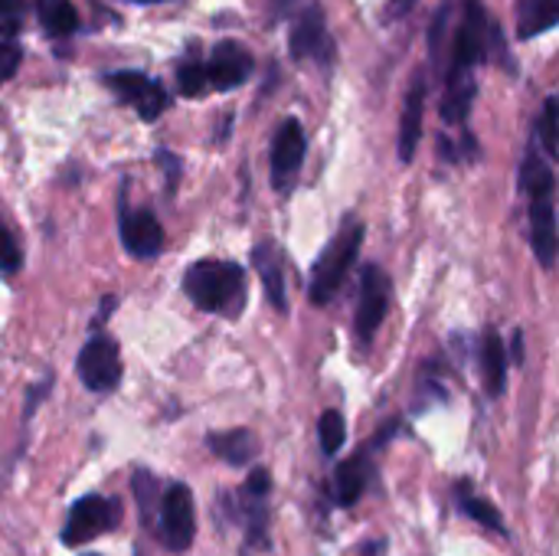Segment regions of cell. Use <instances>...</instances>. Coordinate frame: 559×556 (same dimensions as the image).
I'll return each mask as SVG.
<instances>
[{
    "mask_svg": "<svg viewBox=\"0 0 559 556\" xmlns=\"http://www.w3.org/2000/svg\"><path fill=\"white\" fill-rule=\"evenodd\" d=\"M305 151H308V138L298 118H285L272 138L269 147V170H272V187L278 193H292L301 164H305Z\"/></svg>",
    "mask_w": 559,
    "mask_h": 556,
    "instance_id": "obj_10",
    "label": "cell"
},
{
    "mask_svg": "<svg viewBox=\"0 0 559 556\" xmlns=\"http://www.w3.org/2000/svg\"><path fill=\"white\" fill-rule=\"evenodd\" d=\"M400 429H403V419H390V423H386V426H383L357 456H350V459L337 469V475H334V505H337V508H354V505L367 495V488H370V482H373V475H377L373 456L383 452V446H386L390 439H396Z\"/></svg>",
    "mask_w": 559,
    "mask_h": 556,
    "instance_id": "obj_6",
    "label": "cell"
},
{
    "mask_svg": "<svg viewBox=\"0 0 559 556\" xmlns=\"http://www.w3.org/2000/svg\"><path fill=\"white\" fill-rule=\"evenodd\" d=\"M390 298H393L390 275L377 262H367L360 272V295H357V311H354V338L364 351L377 341L390 315Z\"/></svg>",
    "mask_w": 559,
    "mask_h": 556,
    "instance_id": "obj_7",
    "label": "cell"
},
{
    "mask_svg": "<svg viewBox=\"0 0 559 556\" xmlns=\"http://www.w3.org/2000/svg\"><path fill=\"white\" fill-rule=\"evenodd\" d=\"M134 556H147V554H144V551H141V547H138V551H134Z\"/></svg>",
    "mask_w": 559,
    "mask_h": 556,
    "instance_id": "obj_35",
    "label": "cell"
},
{
    "mask_svg": "<svg viewBox=\"0 0 559 556\" xmlns=\"http://www.w3.org/2000/svg\"><path fill=\"white\" fill-rule=\"evenodd\" d=\"M527 220H531V249H534L537 262L550 272V269L557 265L559 252L557 203H554V197H537V200H531Z\"/></svg>",
    "mask_w": 559,
    "mask_h": 556,
    "instance_id": "obj_14",
    "label": "cell"
},
{
    "mask_svg": "<svg viewBox=\"0 0 559 556\" xmlns=\"http://www.w3.org/2000/svg\"><path fill=\"white\" fill-rule=\"evenodd\" d=\"M252 269L262 279L265 298L278 315H288V295H285V269H282V252L272 239H262L252 246Z\"/></svg>",
    "mask_w": 559,
    "mask_h": 556,
    "instance_id": "obj_16",
    "label": "cell"
},
{
    "mask_svg": "<svg viewBox=\"0 0 559 556\" xmlns=\"http://www.w3.org/2000/svg\"><path fill=\"white\" fill-rule=\"evenodd\" d=\"M559 0H521V20H518V36L531 39L557 26Z\"/></svg>",
    "mask_w": 559,
    "mask_h": 556,
    "instance_id": "obj_23",
    "label": "cell"
},
{
    "mask_svg": "<svg viewBox=\"0 0 559 556\" xmlns=\"http://www.w3.org/2000/svg\"><path fill=\"white\" fill-rule=\"evenodd\" d=\"M20 59H23L20 43H16L13 36H0V85H3L7 79H13V75H16Z\"/></svg>",
    "mask_w": 559,
    "mask_h": 556,
    "instance_id": "obj_30",
    "label": "cell"
},
{
    "mask_svg": "<svg viewBox=\"0 0 559 556\" xmlns=\"http://www.w3.org/2000/svg\"><path fill=\"white\" fill-rule=\"evenodd\" d=\"M269 495H272V475L269 469H252L246 475V485L233 492L216 495V518L226 524H242L246 544L242 551H269L272 534H269Z\"/></svg>",
    "mask_w": 559,
    "mask_h": 556,
    "instance_id": "obj_2",
    "label": "cell"
},
{
    "mask_svg": "<svg viewBox=\"0 0 559 556\" xmlns=\"http://www.w3.org/2000/svg\"><path fill=\"white\" fill-rule=\"evenodd\" d=\"M292 56L295 59H318V62H331L334 56V46H331V36H328V23H324V13L321 7H308L295 29H292Z\"/></svg>",
    "mask_w": 559,
    "mask_h": 556,
    "instance_id": "obj_15",
    "label": "cell"
},
{
    "mask_svg": "<svg viewBox=\"0 0 559 556\" xmlns=\"http://www.w3.org/2000/svg\"><path fill=\"white\" fill-rule=\"evenodd\" d=\"M105 82L124 105H131L141 115V121H157L167 108L164 85L144 72H111L105 75Z\"/></svg>",
    "mask_w": 559,
    "mask_h": 556,
    "instance_id": "obj_12",
    "label": "cell"
},
{
    "mask_svg": "<svg viewBox=\"0 0 559 556\" xmlns=\"http://www.w3.org/2000/svg\"><path fill=\"white\" fill-rule=\"evenodd\" d=\"M206 446L213 449V456L216 459H223L226 465H233V469H246L252 459H255V452H259V446H255V436L249 433V429H223V433H210L206 436Z\"/></svg>",
    "mask_w": 559,
    "mask_h": 556,
    "instance_id": "obj_19",
    "label": "cell"
},
{
    "mask_svg": "<svg viewBox=\"0 0 559 556\" xmlns=\"http://www.w3.org/2000/svg\"><path fill=\"white\" fill-rule=\"evenodd\" d=\"M364 223L360 220H344V226L337 229V236L328 242V249L314 259L311 269V285H308V298L311 305L324 308L337 298V292L344 288L350 269L360 259V246H364Z\"/></svg>",
    "mask_w": 559,
    "mask_h": 556,
    "instance_id": "obj_3",
    "label": "cell"
},
{
    "mask_svg": "<svg viewBox=\"0 0 559 556\" xmlns=\"http://www.w3.org/2000/svg\"><path fill=\"white\" fill-rule=\"evenodd\" d=\"M246 292V269L229 259H200L183 272V295L193 308L216 318H239L249 301Z\"/></svg>",
    "mask_w": 559,
    "mask_h": 556,
    "instance_id": "obj_1",
    "label": "cell"
},
{
    "mask_svg": "<svg viewBox=\"0 0 559 556\" xmlns=\"http://www.w3.org/2000/svg\"><path fill=\"white\" fill-rule=\"evenodd\" d=\"M478 364H481V380H485V387H488V397H495V400L504 397L511 360H508V344H504V338H501L495 328H488L485 338H481Z\"/></svg>",
    "mask_w": 559,
    "mask_h": 556,
    "instance_id": "obj_17",
    "label": "cell"
},
{
    "mask_svg": "<svg viewBox=\"0 0 559 556\" xmlns=\"http://www.w3.org/2000/svg\"><path fill=\"white\" fill-rule=\"evenodd\" d=\"M49 390H52V374H46L39 383H33V387L26 390V403H23V423H20V426H23V433L29 429V423H33V413L43 406V400L49 397Z\"/></svg>",
    "mask_w": 559,
    "mask_h": 556,
    "instance_id": "obj_29",
    "label": "cell"
},
{
    "mask_svg": "<svg viewBox=\"0 0 559 556\" xmlns=\"http://www.w3.org/2000/svg\"><path fill=\"white\" fill-rule=\"evenodd\" d=\"M157 534L170 554H187L197 537V505L183 482H167L157 501Z\"/></svg>",
    "mask_w": 559,
    "mask_h": 556,
    "instance_id": "obj_5",
    "label": "cell"
},
{
    "mask_svg": "<svg viewBox=\"0 0 559 556\" xmlns=\"http://www.w3.org/2000/svg\"><path fill=\"white\" fill-rule=\"evenodd\" d=\"M131 488H134V498H138V508H141L144 521H154V511H157V501H160L164 485L147 469H138L131 475Z\"/></svg>",
    "mask_w": 559,
    "mask_h": 556,
    "instance_id": "obj_25",
    "label": "cell"
},
{
    "mask_svg": "<svg viewBox=\"0 0 559 556\" xmlns=\"http://www.w3.org/2000/svg\"><path fill=\"white\" fill-rule=\"evenodd\" d=\"M79 556H98V554H79Z\"/></svg>",
    "mask_w": 559,
    "mask_h": 556,
    "instance_id": "obj_36",
    "label": "cell"
},
{
    "mask_svg": "<svg viewBox=\"0 0 559 556\" xmlns=\"http://www.w3.org/2000/svg\"><path fill=\"white\" fill-rule=\"evenodd\" d=\"M118 236H121L124 252H128L131 259H141V262L157 259V256L164 252V242H167L160 220H157L151 210H141V206L134 210V206H128L124 190H121V200H118Z\"/></svg>",
    "mask_w": 559,
    "mask_h": 556,
    "instance_id": "obj_9",
    "label": "cell"
},
{
    "mask_svg": "<svg viewBox=\"0 0 559 556\" xmlns=\"http://www.w3.org/2000/svg\"><path fill=\"white\" fill-rule=\"evenodd\" d=\"M423 111H426V75H416L406 105H403V118H400V161L413 164L419 138H423Z\"/></svg>",
    "mask_w": 559,
    "mask_h": 556,
    "instance_id": "obj_18",
    "label": "cell"
},
{
    "mask_svg": "<svg viewBox=\"0 0 559 556\" xmlns=\"http://www.w3.org/2000/svg\"><path fill=\"white\" fill-rule=\"evenodd\" d=\"M203 66H206L210 88H219V92H229V88L242 85L252 75V56L239 43H233V39L219 43L213 49L210 62H203Z\"/></svg>",
    "mask_w": 559,
    "mask_h": 556,
    "instance_id": "obj_13",
    "label": "cell"
},
{
    "mask_svg": "<svg viewBox=\"0 0 559 556\" xmlns=\"http://www.w3.org/2000/svg\"><path fill=\"white\" fill-rule=\"evenodd\" d=\"M23 269V246H20V236L10 229V223H3L0 216V275L13 279L16 272Z\"/></svg>",
    "mask_w": 559,
    "mask_h": 556,
    "instance_id": "obj_26",
    "label": "cell"
},
{
    "mask_svg": "<svg viewBox=\"0 0 559 556\" xmlns=\"http://www.w3.org/2000/svg\"><path fill=\"white\" fill-rule=\"evenodd\" d=\"M134 3H160V0H134Z\"/></svg>",
    "mask_w": 559,
    "mask_h": 556,
    "instance_id": "obj_34",
    "label": "cell"
},
{
    "mask_svg": "<svg viewBox=\"0 0 559 556\" xmlns=\"http://www.w3.org/2000/svg\"><path fill=\"white\" fill-rule=\"evenodd\" d=\"M413 3H416V0H390V3H386V20H400V16H406V13L413 10Z\"/></svg>",
    "mask_w": 559,
    "mask_h": 556,
    "instance_id": "obj_31",
    "label": "cell"
},
{
    "mask_svg": "<svg viewBox=\"0 0 559 556\" xmlns=\"http://www.w3.org/2000/svg\"><path fill=\"white\" fill-rule=\"evenodd\" d=\"M511 357H514V364H524V331L521 328L511 338Z\"/></svg>",
    "mask_w": 559,
    "mask_h": 556,
    "instance_id": "obj_32",
    "label": "cell"
},
{
    "mask_svg": "<svg viewBox=\"0 0 559 556\" xmlns=\"http://www.w3.org/2000/svg\"><path fill=\"white\" fill-rule=\"evenodd\" d=\"M485 29H488V20H485L481 0H468L465 3V16H462V23L455 29L449 75H475V66L485 59V46H488Z\"/></svg>",
    "mask_w": 559,
    "mask_h": 556,
    "instance_id": "obj_11",
    "label": "cell"
},
{
    "mask_svg": "<svg viewBox=\"0 0 559 556\" xmlns=\"http://www.w3.org/2000/svg\"><path fill=\"white\" fill-rule=\"evenodd\" d=\"M347 442V423L337 410H324L321 419H318V446H321V456L324 459H334L337 449H344Z\"/></svg>",
    "mask_w": 559,
    "mask_h": 556,
    "instance_id": "obj_24",
    "label": "cell"
},
{
    "mask_svg": "<svg viewBox=\"0 0 559 556\" xmlns=\"http://www.w3.org/2000/svg\"><path fill=\"white\" fill-rule=\"evenodd\" d=\"M452 495H455V508H459L465 518H472L475 524H481V528H488V531H495V534H508V528H504V514H501L488 498L475 495L468 482H459Z\"/></svg>",
    "mask_w": 559,
    "mask_h": 556,
    "instance_id": "obj_21",
    "label": "cell"
},
{
    "mask_svg": "<svg viewBox=\"0 0 559 556\" xmlns=\"http://www.w3.org/2000/svg\"><path fill=\"white\" fill-rule=\"evenodd\" d=\"M121 370H124L121 367V347L105 331H95L75 357V374H79L82 387L88 393H98V397L115 393L121 387Z\"/></svg>",
    "mask_w": 559,
    "mask_h": 556,
    "instance_id": "obj_8",
    "label": "cell"
},
{
    "mask_svg": "<svg viewBox=\"0 0 559 556\" xmlns=\"http://www.w3.org/2000/svg\"><path fill=\"white\" fill-rule=\"evenodd\" d=\"M537 138H540V154L547 161L557 157V95H550L544 102V115H540V125H537Z\"/></svg>",
    "mask_w": 559,
    "mask_h": 556,
    "instance_id": "obj_28",
    "label": "cell"
},
{
    "mask_svg": "<svg viewBox=\"0 0 559 556\" xmlns=\"http://www.w3.org/2000/svg\"><path fill=\"white\" fill-rule=\"evenodd\" d=\"M177 82H180V92H183L187 98H200V95L210 88V82H206V66L197 62V59H183L180 69H177Z\"/></svg>",
    "mask_w": 559,
    "mask_h": 556,
    "instance_id": "obj_27",
    "label": "cell"
},
{
    "mask_svg": "<svg viewBox=\"0 0 559 556\" xmlns=\"http://www.w3.org/2000/svg\"><path fill=\"white\" fill-rule=\"evenodd\" d=\"M36 16L49 36H72L79 29V10L72 0H36Z\"/></svg>",
    "mask_w": 559,
    "mask_h": 556,
    "instance_id": "obj_22",
    "label": "cell"
},
{
    "mask_svg": "<svg viewBox=\"0 0 559 556\" xmlns=\"http://www.w3.org/2000/svg\"><path fill=\"white\" fill-rule=\"evenodd\" d=\"M23 0H0V16H16Z\"/></svg>",
    "mask_w": 559,
    "mask_h": 556,
    "instance_id": "obj_33",
    "label": "cell"
},
{
    "mask_svg": "<svg viewBox=\"0 0 559 556\" xmlns=\"http://www.w3.org/2000/svg\"><path fill=\"white\" fill-rule=\"evenodd\" d=\"M124 518V508L118 498H105V495H82L72 501L69 514H66V524H62V534L59 541L66 547H82L95 537H105L111 531H118Z\"/></svg>",
    "mask_w": 559,
    "mask_h": 556,
    "instance_id": "obj_4",
    "label": "cell"
},
{
    "mask_svg": "<svg viewBox=\"0 0 559 556\" xmlns=\"http://www.w3.org/2000/svg\"><path fill=\"white\" fill-rule=\"evenodd\" d=\"M521 190L537 200V197H557V174H554V164L540 154V147L531 144V151L524 154V164H521Z\"/></svg>",
    "mask_w": 559,
    "mask_h": 556,
    "instance_id": "obj_20",
    "label": "cell"
}]
</instances>
